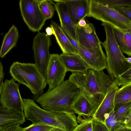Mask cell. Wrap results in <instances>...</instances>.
I'll list each match as a JSON object with an SVG mask.
<instances>
[{
	"label": "cell",
	"mask_w": 131,
	"mask_h": 131,
	"mask_svg": "<svg viewBox=\"0 0 131 131\" xmlns=\"http://www.w3.org/2000/svg\"><path fill=\"white\" fill-rule=\"evenodd\" d=\"M19 125H13L0 131H21L23 128L20 127Z\"/></svg>",
	"instance_id": "e575fe53"
},
{
	"label": "cell",
	"mask_w": 131,
	"mask_h": 131,
	"mask_svg": "<svg viewBox=\"0 0 131 131\" xmlns=\"http://www.w3.org/2000/svg\"><path fill=\"white\" fill-rule=\"evenodd\" d=\"M93 119L92 117L82 119L80 124L72 131H93L92 122Z\"/></svg>",
	"instance_id": "83f0119b"
},
{
	"label": "cell",
	"mask_w": 131,
	"mask_h": 131,
	"mask_svg": "<svg viewBox=\"0 0 131 131\" xmlns=\"http://www.w3.org/2000/svg\"><path fill=\"white\" fill-rule=\"evenodd\" d=\"M107 6L117 11L131 20V7L123 6Z\"/></svg>",
	"instance_id": "f546056e"
},
{
	"label": "cell",
	"mask_w": 131,
	"mask_h": 131,
	"mask_svg": "<svg viewBox=\"0 0 131 131\" xmlns=\"http://www.w3.org/2000/svg\"><path fill=\"white\" fill-rule=\"evenodd\" d=\"M125 60L128 63L131 64V57H130L126 58Z\"/></svg>",
	"instance_id": "ab89813d"
},
{
	"label": "cell",
	"mask_w": 131,
	"mask_h": 131,
	"mask_svg": "<svg viewBox=\"0 0 131 131\" xmlns=\"http://www.w3.org/2000/svg\"><path fill=\"white\" fill-rule=\"evenodd\" d=\"M107 6H127L131 7V0H96Z\"/></svg>",
	"instance_id": "4316f807"
},
{
	"label": "cell",
	"mask_w": 131,
	"mask_h": 131,
	"mask_svg": "<svg viewBox=\"0 0 131 131\" xmlns=\"http://www.w3.org/2000/svg\"><path fill=\"white\" fill-rule=\"evenodd\" d=\"M46 32V34L49 36L53 35L54 33L51 27H48L45 29Z\"/></svg>",
	"instance_id": "8d00e7d4"
},
{
	"label": "cell",
	"mask_w": 131,
	"mask_h": 131,
	"mask_svg": "<svg viewBox=\"0 0 131 131\" xmlns=\"http://www.w3.org/2000/svg\"><path fill=\"white\" fill-rule=\"evenodd\" d=\"M79 88L90 101L98 106L104 98L113 78L103 70L89 68L85 72H74L69 79Z\"/></svg>",
	"instance_id": "7a4b0ae2"
},
{
	"label": "cell",
	"mask_w": 131,
	"mask_h": 131,
	"mask_svg": "<svg viewBox=\"0 0 131 131\" xmlns=\"http://www.w3.org/2000/svg\"><path fill=\"white\" fill-rule=\"evenodd\" d=\"M40 0H20L19 8L24 22L29 29L34 32L39 31L47 20L39 5Z\"/></svg>",
	"instance_id": "ba28073f"
},
{
	"label": "cell",
	"mask_w": 131,
	"mask_h": 131,
	"mask_svg": "<svg viewBox=\"0 0 131 131\" xmlns=\"http://www.w3.org/2000/svg\"><path fill=\"white\" fill-rule=\"evenodd\" d=\"M54 3L52 0H40L39 4L41 10L46 20L51 19L53 16L55 8Z\"/></svg>",
	"instance_id": "603a6c76"
},
{
	"label": "cell",
	"mask_w": 131,
	"mask_h": 131,
	"mask_svg": "<svg viewBox=\"0 0 131 131\" xmlns=\"http://www.w3.org/2000/svg\"><path fill=\"white\" fill-rule=\"evenodd\" d=\"M87 16L109 24L121 30L131 29V20L96 0H89V12Z\"/></svg>",
	"instance_id": "8992f818"
},
{
	"label": "cell",
	"mask_w": 131,
	"mask_h": 131,
	"mask_svg": "<svg viewBox=\"0 0 131 131\" xmlns=\"http://www.w3.org/2000/svg\"><path fill=\"white\" fill-rule=\"evenodd\" d=\"M93 131H108L104 123L94 118L92 122Z\"/></svg>",
	"instance_id": "4dcf8cb0"
},
{
	"label": "cell",
	"mask_w": 131,
	"mask_h": 131,
	"mask_svg": "<svg viewBox=\"0 0 131 131\" xmlns=\"http://www.w3.org/2000/svg\"><path fill=\"white\" fill-rule=\"evenodd\" d=\"M131 108V102L114 106V111L117 121L120 122L129 110Z\"/></svg>",
	"instance_id": "d4e9b609"
},
{
	"label": "cell",
	"mask_w": 131,
	"mask_h": 131,
	"mask_svg": "<svg viewBox=\"0 0 131 131\" xmlns=\"http://www.w3.org/2000/svg\"><path fill=\"white\" fill-rule=\"evenodd\" d=\"M9 73L14 80L29 89L35 99L43 94L47 84L35 63L14 62L10 67Z\"/></svg>",
	"instance_id": "5b68a950"
},
{
	"label": "cell",
	"mask_w": 131,
	"mask_h": 131,
	"mask_svg": "<svg viewBox=\"0 0 131 131\" xmlns=\"http://www.w3.org/2000/svg\"><path fill=\"white\" fill-rule=\"evenodd\" d=\"M113 82L118 86L121 87L131 83V68L114 79Z\"/></svg>",
	"instance_id": "484cf974"
},
{
	"label": "cell",
	"mask_w": 131,
	"mask_h": 131,
	"mask_svg": "<svg viewBox=\"0 0 131 131\" xmlns=\"http://www.w3.org/2000/svg\"><path fill=\"white\" fill-rule=\"evenodd\" d=\"M77 42L84 47L90 49L98 48L101 46V42L98 37L95 28L92 23H87L84 27L77 24L76 28Z\"/></svg>",
	"instance_id": "7c38bea8"
},
{
	"label": "cell",
	"mask_w": 131,
	"mask_h": 131,
	"mask_svg": "<svg viewBox=\"0 0 131 131\" xmlns=\"http://www.w3.org/2000/svg\"><path fill=\"white\" fill-rule=\"evenodd\" d=\"M105 32V40L101 44L106 54L107 67L109 75L116 78L131 68V64L125 60L126 57L121 51L115 40L114 27L109 24L102 22Z\"/></svg>",
	"instance_id": "277c9868"
},
{
	"label": "cell",
	"mask_w": 131,
	"mask_h": 131,
	"mask_svg": "<svg viewBox=\"0 0 131 131\" xmlns=\"http://www.w3.org/2000/svg\"><path fill=\"white\" fill-rule=\"evenodd\" d=\"M78 44V55L89 66L90 68L100 71L106 69V57L102 46L95 48H85Z\"/></svg>",
	"instance_id": "30bf717a"
},
{
	"label": "cell",
	"mask_w": 131,
	"mask_h": 131,
	"mask_svg": "<svg viewBox=\"0 0 131 131\" xmlns=\"http://www.w3.org/2000/svg\"><path fill=\"white\" fill-rule=\"evenodd\" d=\"M61 29L76 49L78 54L79 48L78 42L74 40L65 30L62 28Z\"/></svg>",
	"instance_id": "d6a6232c"
},
{
	"label": "cell",
	"mask_w": 131,
	"mask_h": 131,
	"mask_svg": "<svg viewBox=\"0 0 131 131\" xmlns=\"http://www.w3.org/2000/svg\"><path fill=\"white\" fill-rule=\"evenodd\" d=\"M118 88L113 82L110 84L104 98L93 116L94 118L104 123L105 115L114 110V97Z\"/></svg>",
	"instance_id": "5bb4252c"
},
{
	"label": "cell",
	"mask_w": 131,
	"mask_h": 131,
	"mask_svg": "<svg viewBox=\"0 0 131 131\" xmlns=\"http://www.w3.org/2000/svg\"><path fill=\"white\" fill-rule=\"evenodd\" d=\"M66 4L71 19L75 24L87 16L89 0H63Z\"/></svg>",
	"instance_id": "2e32d148"
},
{
	"label": "cell",
	"mask_w": 131,
	"mask_h": 131,
	"mask_svg": "<svg viewBox=\"0 0 131 131\" xmlns=\"http://www.w3.org/2000/svg\"><path fill=\"white\" fill-rule=\"evenodd\" d=\"M51 44L49 36L44 32H38L34 38L32 46L35 64L46 84V71L50 57L49 48Z\"/></svg>",
	"instance_id": "52a82bcc"
},
{
	"label": "cell",
	"mask_w": 131,
	"mask_h": 131,
	"mask_svg": "<svg viewBox=\"0 0 131 131\" xmlns=\"http://www.w3.org/2000/svg\"><path fill=\"white\" fill-rule=\"evenodd\" d=\"M23 111L27 119L32 124H42L72 131L78 125L75 114L53 112L40 107L33 100L23 99Z\"/></svg>",
	"instance_id": "3957f363"
},
{
	"label": "cell",
	"mask_w": 131,
	"mask_h": 131,
	"mask_svg": "<svg viewBox=\"0 0 131 131\" xmlns=\"http://www.w3.org/2000/svg\"><path fill=\"white\" fill-rule=\"evenodd\" d=\"M115 38L121 51L129 56H131V29L122 30L114 27Z\"/></svg>",
	"instance_id": "44dd1931"
},
{
	"label": "cell",
	"mask_w": 131,
	"mask_h": 131,
	"mask_svg": "<svg viewBox=\"0 0 131 131\" xmlns=\"http://www.w3.org/2000/svg\"><path fill=\"white\" fill-rule=\"evenodd\" d=\"M130 102H131V83L121 86L116 91L114 98V106Z\"/></svg>",
	"instance_id": "7402d4cb"
},
{
	"label": "cell",
	"mask_w": 131,
	"mask_h": 131,
	"mask_svg": "<svg viewBox=\"0 0 131 131\" xmlns=\"http://www.w3.org/2000/svg\"><path fill=\"white\" fill-rule=\"evenodd\" d=\"M19 84L12 78L6 79L0 94L1 106L8 109L23 112V104L19 90Z\"/></svg>",
	"instance_id": "9c48e42d"
},
{
	"label": "cell",
	"mask_w": 131,
	"mask_h": 131,
	"mask_svg": "<svg viewBox=\"0 0 131 131\" xmlns=\"http://www.w3.org/2000/svg\"><path fill=\"white\" fill-rule=\"evenodd\" d=\"M108 131H113L121 125L116 119L114 110L104 116V123Z\"/></svg>",
	"instance_id": "cb8c5ba5"
},
{
	"label": "cell",
	"mask_w": 131,
	"mask_h": 131,
	"mask_svg": "<svg viewBox=\"0 0 131 131\" xmlns=\"http://www.w3.org/2000/svg\"><path fill=\"white\" fill-rule=\"evenodd\" d=\"M50 131H65L62 129L54 127Z\"/></svg>",
	"instance_id": "f35d334b"
},
{
	"label": "cell",
	"mask_w": 131,
	"mask_h": 131,
	"mask_svg": "<svg viewBox=\"0 0 131 131\" xmlns=\"http://www.w3.org/2000/svg\"><path fill=\"white\" fill-rule=\"evenodd\" d=\"M26 119L23 112L0 107V131L9 127L23 124Z\"/></svg>",
	"instance_id": "e0dca14e"
},
{
	"label": "cell",
	"mask_w": 131,
	"mask_h": 131,
	"mask_svg": "<svg viewBox=\"0 0 131 131\" xmlns=\"http://www.w3.org/2000/svg\"><path fill=\"white\" fill-rule=\"evenodd\" d=\"M19 37L17 27L13 25L4 36L0 50V57L2 58L13 48L17 46Z\"/></svg>",
	"instance_id": "ffe728a7"
},
{
	"label": "cell",
	"mask_w": 131,
	"mask_h": 131,
	"mask_svg": "<svg viewBox=\"0 0 131 131\" xmlns=\"http://www.w3.org/2000/svg\"><path fill=\"white\" fill-rule=\"evenodd\" d=\"M59 56L67 72H85L90 68L78 55L62 53Z\"/></svg>",
	"instance_id": "ac0fdd59"
},
{
	"label": "cell",
	"mask_w": 131,
	"mask_h": 131,
	"mask_svg": "<svg viewBox=\"0 0 131 131\" xmlns=\"http://www.w3.org/2000/svg\"><path fill=\"white\" fill-rule=\"evenodd\" d=\"M53 1L57 2L54 5L59 18L61 27L77 42L76 28L77 24H75L72 21L66 4L63 0Z\"/></svg>",
	"instance_id": "4fadbf2b"
},
{
	"label": "cell",
	"mask_w": 131,
	"mask_h": 131,
	"mask_svg": "<svg viewBox=\"0 0 131 131\" xmlns=\"http://www.w3.org/2000/svg\"><path fill=\"white\" fill-rule=\"evenodd\" d=\"M3 72V64L0 60V94H1L4 82L3 79L4 76Z\"/></svg>",
	"instance_id": "836d02e7"
},
{
	"label": "cell",
	"mask_w": 131,
	"mask_h": 131,
	"mask_svg": "<svg viewBox=\"0 0 131 131\" xmlns=\"http://www.w3.org/2000/svg\"><path fill=\"white\" fill-rule=\"evenodd\" d=\"M50 25L54 32L53 35L62 53L78 55L76 50L64 33L60 26L52 20Z\"/></svg>",
	"instance_id": "d6986e66"
},
{
	"label": "cell",
	"mask_w": 131,
	"mask_h": 131,
	"mask_svg": "<svg viewBox=\"0 0 131 131\" xmlns=\"http://www.w3.org/2000/svg\"><path fill=\"white\" fill-rule=\"evenodd\" d=\"M69 79L47 91L35 99L36 102L45 110L53 112L75 114L71 107L81 92Z\"/></svg>",
	"instance_id": "6da1fadb"
},
{
	"label": "cell",
	"mask_w": 131,
	"mask_h": 131,
	"mask_svg": "<svg viewBox=\"0 0 131 131\" xmlns=\"http://www.w3.org/2000/svg\"><path fill=\"white\" fill-rule=\"evenodd\" d=\"M51 130H52V129H51ZM51 130H48V131H50Z\"/></svg>",
	"instance_id": "60d3db41"
},
{
	"label": "cell",
	"mask_w": 131,
	"mask_h": 131,
	"mask_svg": "<svg viewBox=\"0 0 131 131\" xmlns=\"http://www.w3.org/2000/svg\"><path fill=\"white\" fill-rule=\"evenodd\" d=\"M113 131H131V127L125 125H121Z\"/></svg>",
	"instance_id": "d590c367"
},
{
	"label": "cell",
	"mask_w": 131,
	"mask_h": 131,
	"mask_svg": "<svg viewBox=\"0 0 131 131\" xmlns=\"http://www.w3.org/2000/svg\"><path fill=\"white\" fill-rule=\"evenodd\" d=\"M98 107L82 91L72 104L71 109L75 114L85 119L93 117Z\"/></svg>",
	"instance_id": "9a60e30c"
},
{
	"label": "cell",
	"mask_w": 131,
	"mask_h": 131,
	"mask_svg": "<svg viewBox=\"0 0 131 131\" xmlns=\"http://www.w3.org/2000/svg\"><path fill=\"white\" fill-rule=\"evenodd\" d=\"M54 127L47 125L37 124H32L23 128L21 131H48L52 129Z\"/></svg>",
	"instance_id": "f1b7e54d"
},
{
	"label": "cell",
	"mask_w": 131,
	"mask_h": 131,
	"mask_svg": "<svg viewBox=\"0 0 131 131\" xmlns=\"http://www.w3.org/2000/svg\"><path fill=\"white\" fill-rule=\"evenodd\" d=\"M58 54H50L46 71V83L53 89L64 81L67 71Z\"/></svg>",
	"instance_id": "8fae6325"
},
{
	"label": "cell",
	"mask_w": 131,
	"mask_h": 131,
	"mask_svg": "<svg viewBox=\"0 0 131 131\" xmlns=\"http://www.w3.org/2000/svg\"><path fill=\"white\" fill-rule=\"evenodd\" d=\"M120 123L121 125L131 127V108L124 116Z\"/></svg>",
	"instance_id": "1f68e13d"
},
{
	"label": "cell",
	"mask_w": 131,
	"mask_h": 131,
	"mask_svg": "<svg viewBox=\"0 0 131 131\" xmlns=\"http://www.w3.org/2000/svg\"><path fill=\"white\" fill-rule=\"evenodd\" d=\"M86 24L84 18L80 20L78 23V25L81 27H84Z\"/></svg>",
	"instance_id": "74e56055"
}]
</instances>
